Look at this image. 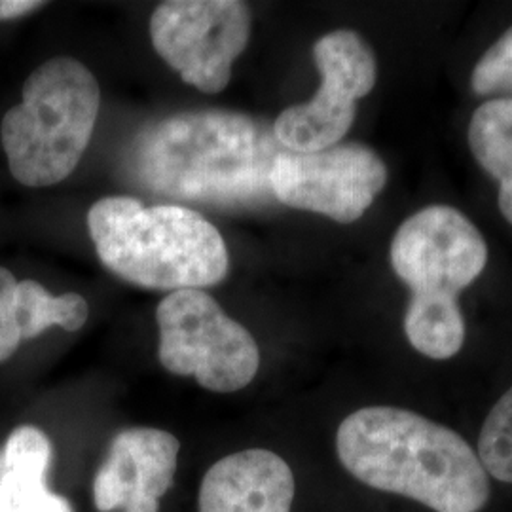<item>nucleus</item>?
Wrapping results in <instances>:
<instances>
[{
  "label": "nucleus",
  "mask_w": 512,
  "mask_h": 512,
  "mask_svg": "<svg viewBox=\"0 0 512 512\" xmlns=\"http://www.w3.org/2000/svg\"><path fill=\"white\" fill-rule=\"evenodd\" d=\"M336 452L368 488L414 499L435 512H480L490 476L459 433L412 410L365 406L340 423Z\"/></svg>",
  "instance_id": "f257e3e1"
},
{
  "label": "nucleus",
  "mask_w": 512,
  "mask_h": 512,
  "mask_svg": "<svg viewBox=\"0 0 512 512\" xmlns=\"http://www.w3.org/2000/svg\"><path fill=\"white\" fill-rule=\"evenodd\" d=\"M135 145V173L154 192L219 203L274 198L270 169L285 150L274 131L224 110L167 118Z\"/></svg>",
  "instance_id": "f03ea898"
},
{
  "label": "nucleus",
  "mask_w": 512,
  "mask_h": 512,
  "mask_svg": "<svg viewBox=\"0 0 512 512\" xmlns=\"http://www.w3.org/2000/svg\"><path fill=\"white\" fill-rule=\"evenodd\" d=\"M88 228L105 268L143 289L202 291L220 283L230 268L219 230L181 205L147 207L112 196L93 205Z\"/></svg>",
  "instance_id": "7ed1b4c3"
},
{
  "label": "nucleus",
  "mask_w": 512,
  "mask_h": 512,
  "mask_svg": "<svg viewBox=\"0 0 512 512\" xmlns=\"http://www.w3.org/2000/svg\"><path fill=\"white\" fill-rule=\"evenodd\" d=\"M101 90L80 61L54 57L23 84L21 103L2 118V147L14 179L44 188L67 179L90 145Z\"/></svg>",
  "instance_id": "20e7f679"
},
{
  "label": "nucleus",
  "mask_w": 512,
  "mask_h": 512,
  "mask_svg": "<svg viewBox=\"0 0 512 512\" xmlns=\"http://www.w3.org/2000/svg\"><path fill=\"white\" fill-rule=\"evenodd\" d=\"M156 319L158 359L171 374L194 376L213 393H234L255 380L260 366L255 338L205 291L184 289L165 296Z\"/></svg>",
  "instance_id": "39448f33"
},
{
  "label": "nucleus",
  "mask_w": 512,
  "mask_h": 512,
  "mask_svg": "<svg viewBox=\"0 0 512 512\" xmlns=\"http://www.w3.org/2000/svg\"><path fill=\"white\" fill-rule=\"evenodd\" d=\"M410 300L459 302L488 264V243L475 222L444 203L427 205L397 228L389 247Z\"/></svg>",
  "instance_id": "423d86ee"
},
{
  "label": "nucleus",
  "mask_w": 512,
  "mask_h": 512,
  "mask_svg": "<svg viewBox=\"0 0 512 512\" xmlns=\"http://www.w3.org/2000/svg\"><path fill=\"white\" fill-rule=\"evenodd\" d=\"M313 61L321 88L308 103L283 110L272 128L281 147L302 154L338 145L355 122L357 101L372 92L378 80L374 50L351 29L319 38Z\"/></svg>",
  "instance_id": "0eeeda50"
},
{
  "label": "nucleus",
  "mask_w": 512,
  "mask_h": 512,
  "mask_svg": "<svg viewBox=\"0 0 512 512\" xmlns=\"http://www.w3.org/2000/svg\"><path fill=\"white\" fill-rule=\"evenodd\" d=\"M249 35L251 12L239 0H171L150 19L158 55L203 93H220L228 86Z\"/></svg>",
  "instance_id": "6e6552de"
},
{
  "label": "nucleus",
  "mask_w": 512,
  "mask_h": 512,
  "mask_svg": "<svg viewBox=\"0 0 512 512\" xmlns=\"http://www.w3.org/2000/svg\"><path fill=\"white\" fill-rule=\"evenodd\" d=\"M387 179L382 156L363 143H338L308 154L281 150L270 169L277 202L340 224L361 219L384 192Z\"/></svg>",
  "instance_id": "1a4fd4ad"
},
{
  "label": "nucleus",
  "mask_w": 512,
  "mask_h": 512,
  "mask_svg": "<svg viewBox=\"0 0 512 512\" xmlns=\"http://www.w3.org/2000/svg\"><path fill=\"white\" fill-rule=\"evenodd\" d=\"M181 444L175 435L131 427L110 440L107 456L93 480V503L99 512H158L177 473Z\"/></svg>",
  "instance_id": "9d476101"
},
{
  "label": "nucleus",
  "mask_w": 512,
  "mask_h": 512,
  "mask_svg": "<svg viewBox=\"0 0 512 512\" xmlns=\"http://www.w3.org/2000/svg\"><path fill=\"white\" fill-rule=\"evenodd\" d=\"M293 469L270 450L251 448L217 461L200 486V512H291Z\"/></svg>",
  "instance_id": "9b49d317"
},
{
  "label": "nucleus",
  "mask_w": 512,
  "mask_h": 512,
  "mask_svg": "<svg viewBox=\"0 0 512 512\" xmlns=\"http://www.w3.org/2000/svg\"><path fill=\"white\" fill-rule=\"evenodd\" d=\"M54 446L35 425L14 429L0 446V512H74L48 486Z\"/></svg>",
  "instance_id": "f8f14e48"
},
{
  "label": "nucleus",
  "mask_w": 512,
  "mask_h": 512,
  "mask_svg": "<svg viewBox=\"0 0 512 512\" xmlns=\"http://www.w3.org/2000/svg\"><path fill=\"white\" fill-rule=\"evenodd\" d=\"M467 145L480 169L499 184L497 207L512 226V97H495L476 107Z\"/></svg>",
  "instance_id": "ddd939ff"
},
{
  "label": "nucleus",
  "mask_w": 512,
  "mask_h": 512,
  "mask_svg": "<svg viewBox=\"0 0 512 512\" xmlns=\"http://www.w3.org/2000/svg\"><path fill=\"white\" fill-rule=\"evenodd\" d=\"M404 334L410 346L427 359L446 361L465 344V317L459 302L408 300Z\"/></svg>",
  "instance_id": "4468645a"
},
{
  "label": "nucleus",
  "mask_w": 512,
  "mask_h": 512,
  "mask_svg": "<svg viewBox=\"0 0 512 512\" xmlns=\"http://www.w3.org/2000/svg\"><path fill=\"white\" fill-rule=\"evenodd\" d=\"M90 315L84 296L76 293L52 296L33 279L19 281L16 291V319L23 340L37 338L50 327L80 330Z\"/></svg>",
  "instance_id": "2eb2a0df"
},
{
  "label": "nucleus",
  "mask_w": 512,
  "mask_h": 512,
  "mask_svg": "<svg viewBox=\"0 0 512 512\" xmlns=\"http://www.w3.org/2000/svg\"><path fill=\"white\" fill-rule=\"evenodd\" d=\"M476 454L488 476L512 484V387L486 416Z\"/></svg>",
  "instance_id": "dca6fc26"
},
{
  "label": "nucleus",
  "mask_w": 512,
  "mask_h": 512,
  "mask_svg": "<svg viewBox=\"0 0 512 512\" xmlns=\"http://www.w3.org/2000/svg\"><path fill=\"white\" fill-rule=\"evenodd\" d=\"M471 90L478 97H512V25L476 61Z\"/></svg>",
  "instance_id": "f3484780"
},
{
  "label": "nucleus",
  "mask_w": 512,
  "mask_h": 512,
  "mask_svg": "<svg viewBox=\"0 0 512 512\" xmlns=\"http://www.w3.org/2000/svg\"><path fill=\"white\" fill-rule=\"evenodd\" d=\"M18 279L0 268V363L8 361L23 342L16 319V291Z\"/></svg>",
  "instance_id": "a211bd4d"
},
{
  "label": "nucleus",
  "mask_w": 512,
  "mask_h": 512,
  "mask_svg": "<svg viewBox=\"0 0 512 512\" xmlns=\"http://www.w3.org/2000/svg\"><path fill=\"white\" fill-rule=\"evenodd\" d=\"M44 6V2L37 0H0V21L21 18L31 12H37Z\"/></svg>",
  "instance_id": "6ab92c4d"
}]
</instances>
